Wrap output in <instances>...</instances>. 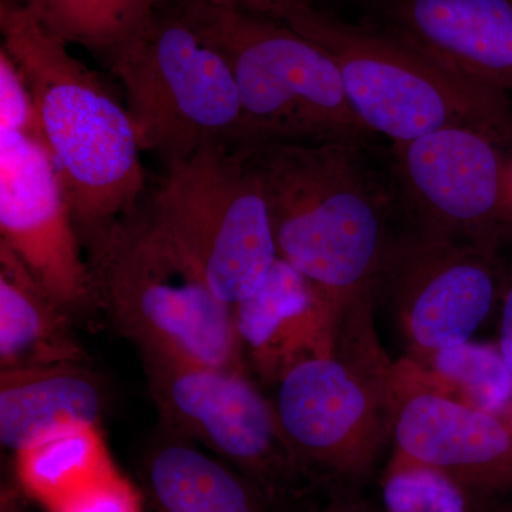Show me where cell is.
<instances>
[{
    "label": "cell",
    "instance_id": "cell-30",
    "mask_svg": "<svg viewBox=\"0 0 512 512\" xmlns=\"http://www.w3.org/2000/svg\"><path fill=\"white\" fill-rule=\"evenodd\" d=\"M507 190H508V195H510V201H511V205H512V158H510V160H508Z\"/></svg>",
    "mask_w": 512,
    "mask_h": 512
},
{
    "label": "cell",
    "instance_id": "cell-18",
    "mask_svg": "<svg viewBox=\"0 0 512 512\" xmlns=\"http://www.w3.org/2000/svg\"><path fill=\"white\" fill-rule=\"evenodd\" d=\"M72 322L0 242V372L86 363Z\"/></svg>",
    "mask_w": 512,
    "mask_h": 512
},
{
    "label": "cell",
    "instance_id": "cell-27",
    "mask_svg": "<svg viewBox=\"0 0 512 512\" xmlns=\"http://www.w3.org/2000/svg\"><path fill=\"white\" fill-rule=\"evenodd\" d=\"M330 498L322 507L312 508L306 512H379L377 508L353 494V488H329Z\"/></svg>",
    "mask_w": 512,
    "mask_h": 512
},
{
    "label": "cell",
    "instance_id": "cell-20",
    "mask_svg": "<svg viewBox=\"0 0 512 512\" xmlns=\"http://www.w3.org/2000/svg\"><path fill=\"white\" fill-rule=\"evenodd\" d=\"M113 466L97 427L69 431L16 453L20 490L46 510Z\"/></svg>",
    "mask_w": 512,
    "mask_h": 512
},
{
    "label": "cell",
    "instance_id": "cell-14",
    "mask_svg": "<svg viewBox=\"0 0 512 512\" xmlns=\"http://www.w3.org/2000/svg\"><path fill=\"white\" fill-rule=\"evenodd\" d=\"M376 26L473 82L512 89V0H375Z\"/></svg>",
    "mask_w": 512,
    "mask_h": 512
},
{
    "label": "cell",
    "instance_id": "cell-9",
    "mask_svg": "<svg viewBox=\"0 0 512 512\" xmlns=\"http://www.w3.org/2000/svg\"><path fill=\"white\" fill-rule=\"evenodd\" d=\"M165 430L201 444L268 498L276 510L315 487L293 456L276 416L245 370L143 355Z\"/></svg>",
    "mask_w": 512,
    "mask_h": 512
},
{
    "label": "cell",
    "instance_id": "cell-19",
    "mask_svg": "<svg viewBox=\"0 0 512 512\" xmlns=\"http://www.w3.org/2000/svg\"><path fill=\"white\" fill-rule=\"evenodd\" d=\"M160 0H25L47 32L106 59L150 22Z\"/></svg>",
    "mask_w": 512,
    "mask_h": 512
},
{
    "label": "cell",
    "instance_id": "cell-31",
    "mask_svg": "<svg viewBox=\"0 0 512 512\" xmlns=\"http://www.w3.org/2000/svg\"><path fill=\"white\" fill-rule=\"evenodd\" d=\"M507 421H508V424H510L511 431H512V403H511V407H510V412H508V414H507Z\"/></svg>",
    "mask_w": 512,
    "mask_h": 512
},
{
    "label": "cell",
    "instance_id": "cell-11",
    "mask_svg": "<svg viewBox=\"0 0 512 512\" xmlns=\"http://www.w3.org/2000/svg\"><path fill=\"white\" fill-rule=\"evenodd\" d=\"M503 255L399 224L375 288L406 359L471 342L498 305Z\"/></svg>",
    "mask_w": 512,
    "mask_h": 512
},
{
    "label": "cell",
    "instance_id": "cell-12",
    "mask_svg": "<svg viewBox=\"0 0 512 512\" xmlns=\"http://www.w3.org/2000/svg\"><path fill=\"white\" fill-rule=\"evenodd\" d=\"M0 242L72 318L96 306L56 165L36 133L0 130Z\"/></svg>",
    "mask_w": 512,
    "mask_h": 512
},
{
    "label": "cell",
    "instance_id": "cell-2",
    "mask_svg": "<svg viewBox=\"0 0 512 512\" xmlns=\"http://www.w3.org/2000/svg\"><path fill=\"white\" fill-rule=\"evenodd\" d=\"M2 47L22 70L36 134L56 165L84 248L136 211L147 195L126 104L43 28L25 3L0 2Z\"/></svg>",
    "mask_w": 512,
    "mask_h": 512
},
{
    "label": "cell",
    "instance_id": "cell-8",
    "mask_svg": "<svg viewBox=\"0 0 512 512\" xmlns=\"http://www.w3.org/2000/svg\"><path fill=\"white\" fill-rule=\"evenodd\" d=\"M146 198L164 234L227 305L251 295L279 258L264 183L245 147L200 148L165 167Z\"/></svg>",
    "mask_w": 512,
    "mask_h": 512
},
{
    "label": "cell",
    "instance_id": "cell-13",
    "mask_svg": "<svg viewBox=\"0 0 512 512\" xmlns=\"http://www.w3.org/2000/svg\"><path fill=\"white\" fill-rule=\"evenodd\" d=\"M392 456L436 468L488 503L512 494V431L505 417L441 393L412 360L394 363Z\"/></svg>",
    "mask_w": 512,
    "mask_h": 512
},
{
    "label": "cell",
    "instance_id": "cell-4",
    "mask_svg": "<svg viewBox=\"0 0 512 512\" xmlns=\"http://www.w3.org/2000/svg\"><path fill=\"white\" fill-rule=\"evenodd\" d=\"M394 363L375 328V301L343 309L328 355L309 357L275 384L281 429L315 485L355 488L390 443Z\"/></svg>",
    "mask_w": 512,
    "mask_h": 512
},
{
    "label": "cell",
    "instance_id": "cell-17",
    "mask_svg": "<svg viewBox=\"0 0 512 512\" xmlns=\"http://www.w3.org/2000/svg\"><path fill=\"white\" fill-rule=\"evenodd\" d=\"M143 460L151 512H275L258 488L221 458L165 430Z\"/></svg>",
    "mask_w": 512,
    "mask_h": 512
},
{
    "label": "cell",
    "instance_id": "cell-5",
    "mask_svg": "<svg viewBox=\"0 0 512 512\" xmlns=\"http://www.w3.org/2000/svg\"><path fill=\"white\" fill-rule=\"evenodd\" d=\"M87 252L96 306L143 355L247 372L234 309L174 247L146 197Z\"/></svg>",
    "mask_w": 512,
    "mask_h": 512
},
{
    "label": "cell",
    "instance_id": "cell-28",
    "mask_svg": "<svg viewBox=\"0 0 512 512\" xmlns=\"http://www.w3.org/2000/svg\"><path fill=\"white\" fill-rule=\"evenodd\" d=\"M0 512H26L16 488H3Z\"/></svg>",
    "mask_w": 512,
    "mask_h": 512
},
{
    "label": "cell",
    "instance_id": "cell-29",
    "mask_svg": "<svg viewBox=\"0 0 512 512\" xmlns=\"http://www.w3.org/2000/svg\"><path fill=\"white\" fill-rule=\"evenodd\" d=\"M488 512H512V498L507 497L504 500L497 501Z\"/></svg>",
    "mask_w": 512,
    "mask_h": 512
},
{
    "label": "cell",
    "instance_id": "cell-26",
    "mask_svg": "<svg viewBox=\"0 0 512 512\" xmlns=\"http://www.w3.org/2000/svg\"><path fill=\"white\" fill-rule=\"evenodd\" d=\"M500 335L498 350L503 356L505 365L512 373V259H504L503 278H501L500 299Z\"/></svg>",
    "mask_w": 512,
    "mask_h": 512
},
{
    "label": "cell",
    "instance_id": "cell-1",
    "mask_svg": "<svg viewBox=\"0 0 512 512\" xmlns=\"http://www.w3.org/2000/svg\"><path fill=\"white\" fill-rule=\"evenodd\" d=\"M247 148L264 183L276 249L335 311L375 301L377 279L400 224L386 160L370 143H264Z\"/></svg>",
    "mask_w": 512,
    "mask_h": 512
},
{
    "label": "cell",
    "instance_id": "cell-7",
    "mask_svg": "<svg viewBox=\"0 0 512 512\" xmlns=\"http://www.w3.org/2000/svg\"><path fill=\"white\" fill-rule=\"evenodd\" d=\"M104 62L123 83L141 151L164 167L208 144L241 146V104L231 67L180 9L160 0L144 29Z\"/></svg>",
    "mask_w": 512,
    "mask_h": 512
},
{
    "label": "cell",
    "instance_id": "cell-15",
    "mask_svg": "<svg viewBox=\"0 0 512 512\" xmlns=\"http://www.w3.org/2000/svg\"><path fill=\"white\" fill-rule=\"evenodd\" d=\"M232 309L245 367L268 386L333 348L339 313L284 259H276L265 281Z\"/></svg>",
    "mask_w": 512,
    "mask_h": 512
},
{
    "label": "cell",
    "instance_id": "cell-3",
    "mask_svg": "<svg viewBox=\"0 0 512 512\" xmlns=\"http://www.w3.org/2000/svg\"><path fill=\"white\" fill-rule=\"evenodd\" d=\"M276 20L332 57L350 106L373 136L402 143L464 127L512 146L507 92L460 76L379 26L348 22L312 2L286 6Z\"/></svg>",
    "mask_w": 512,
    "mask_h": 512
},
{
    "label": "cell",
    "instance_id": "cell-10",
    "mask_svg": "<svg viewBox=\"0 0 512 512\" xmlns=\"http://www.w3.org/2000/svg\"><path fill=\"white\" fill-rule=\"evenodd\" d=\"M400 224L501 255L512 245L504 147L477 130L448 127L392 143L386 156Z\"/></svg>",
    "mask_w": 512,
    "mask_h": 512
},
{
    "label": "cell",
    "instance_id": "cell-32",
    "mask_svg": "<svg viewBox=\"0 0 512 512\" xmlns=\"http://www.w3.org/2000/svg\"><path fill=\"white\" fill-rule=\"evenodd\" d=\"M8 2H20V0H8Z\"/></svg>",
    "mask_w": 512,
    "mask_h": 512
},
{
    "label": "cell",
    "instance_id": "cell-24",
    "mask_svg": "<svg viewBox=\"0 0 512 512\" xmlns=\"http://www.w3.org/2000/svg\"><path fill=\"white\" fill-rule=\"evenodd\" d=\"M0 130L36 133L32 92L15 60L0 47Z\"/></svg>",
    "mask_w": 512,
    "mask_h": 512
},
{
    "label": "cell",
    "instance_id": "cell-6",
    "mask_svg": "<svg viewBox=\"0 0 512 512\" xmlns=\"http://www.w3.org/2000/svg\"><path fill=\"white\" fill-rule=\"evenodd\" d=\"M175 8L218 47L231 67L241 104V146L370 143L375 137L350 106L332 57L308 37L281 20L239 10Z\"/></svg>",
    "mask_w": 512,
    "mask_h": 512
},
{
    "label": "cell",
    "instance_id": "cell-21",
    "mask_svg": "<svg viewBox=\"0 0 512 512\" xmlns=\"http://www.w3.org/2000/svg\"><path fill=\"white\" fill-rule=\"evenodd\" d=\"M413 363L434 389L474 409L507 419L512 373L498 346L466 342Z\"/></svg>",
    "mask_w": 512,
    "mask_h": 512
},
{
    "label": "cell",
    "instance_id": "cell-25",
    "mask_svg": "<svg viewBox=\"0 0 512 512\" xmlns=\"http://www.w3.org/2000/svg\"><path fill=\"white\" fill-rule=\"evenodd\" d=\"M165 2L174 6H210V8L239 10V12L276 19L286 6L299 2H312V0H165Z\"/></svg>",
    "mask_w": 512,
    "mask_h": 512
},
{
    "label": "cell",
    "instance_id": "cell-16",
    "mask_svg": "<svg viewBox=\"0 0 512 512\" xmlns=\"http://www.w3.org/2000/svg\"><path fill=\"white\" fill-rule=\"evenodd\" d=\"M103 409V386L84 363L0 372V441L15 453L97 427Z\"/></svg>",
    "mask_w": 512,
    "mask_h": 512
},
{
    "label": "cell",
    "instance_id": "cell-22",
    "mask_svg": "<svg viewBox=\"0 0 512 512\" xmlns=\"http://www.w3.org/2000/svg\"><path fill=\"white\" fill-rule=\"evenodd\" d=\"M380 501L379 512H488L493 507L443 471L392 454L380 478Z\"/></svg>",
    "mask_w": 512,
    "mask_h": 512
},
{
    "label": "cell",
    "instance_id": "cell-23",
    "mask_svg": "<svg viewBox=\"0 0 512 512\" xmlns=\"http://www.w3.org/2000/svg\"><path fill=\"white\" fill-rule=\"evenodd\" d=\"M47 512H144L143 498L116 467L77 488Z\"/></svg>",
    "mask_w": 512,
    "mask_h": 512
}]
</instances>
